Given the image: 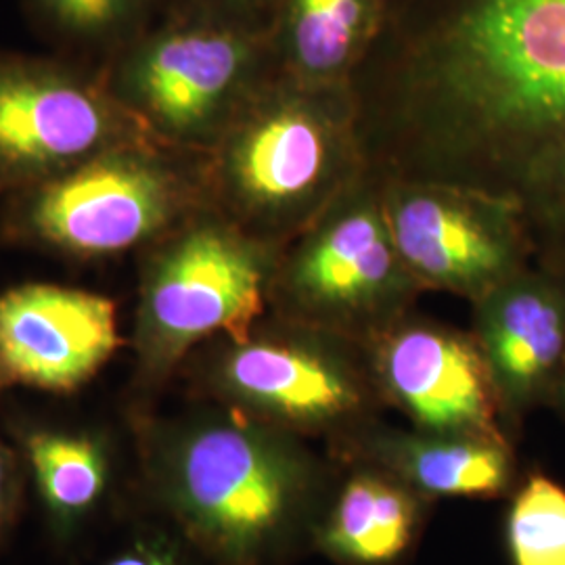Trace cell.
Listing matches in <instances>:
<instances>
[{
	"label": "cell",
	"mask_w": 565,
	"mask_h": 565,
	"mask_svg": "<svg viewBox=\"0 0 565 565\" xmlns=\"http://www.w3.org/2000/svg\"><path fill=\"white\" fill-rule=\"evenodd\" d=\"M369 170L350 84H310L281 67L203 153L207 205L285 245Z\"/></svg>",
	"instance_id": "obj_3"
},
{
	"label": "cell",
	"mask_w": 565,
	"mask_h": 565,
	"mask_svg": "<svg viewBox=\"0 0 565 565\" xmlns=\"http://www.w3.org/2000/svg\"><path fill=\"white\" fill-rule=\"evenodd\" d=\"M338 461V459H335ZM312 548L338 565H398L415 548L429 503L377 465L338 461Z\"/></svg>",
	"instance_id": "obj_15"
},
{
	"label": "cell",
	"mask_w": 565,
	"mask_h": 565,
	"mask_svg": "<svg viewBox=\"0 0 565 565\" xmlns=\"http://www.w3.org/2000/svg\"><path fill=\"white\" fill-rule=\"evenodd\" d=\"M21 457L30 467L42 505L60 530L82 522L109 484V455L90 431L36 427L21 436Z\"/></svg>",
	"instance_id": "obj_17"
},
{
	"label": "cell",
	"mask_w": 565,
	"mask_h": 565,
	"mask_svg": "<svg viewBox=\"0 0 565 565\" xmlns=\"http://www.w3.org/2000/svg\"><path fill=\"white\" fill-rule=\"evenodd\" d=\"M551 406H555L565 417V363L564 369H562V375H559V380H557V387H555Z\"/></svg>",
	"instance_id": "obj_24"
},
{
	"label": "cell",
	"mask_w": 565,
	"mask_h": 565,
	"mask_svg": "<svg viewBox=\"0 0 565 565\" xmlns=\"http://www.w3.org/2000/svg\"><path fill=\"white\" fill-rule=\"evenodd\" d=\"M281 245L203 205L137 254L132 385L145 401L205 342L239 338L268 312Z\"/></svg>",
	"instance_id": "obj_4"
},
{
	"label": "cell",
	"mask_w": 565,
	"mask_h": 565,
	"mask_svg": "<svg viewBox=\"0 0 565 565\" xmlns=\"http://www.w3.org/2000/svg\"><path fill=\"white\" fill-rule=\"evenodd\" d=\"M511 565H565V486L530 471L511 492L505 518Z\"/></svg>",
	"instance_id": "obj_19"
},
{
	"label": "cell",
	"mask_w": 565,
	"mask_h": 565,
	"mask_svg": "<svg viewBox=\"0 0 565 565\" xmlns=\"http://www.w3.org/2000/svg\"><path fill=\"white\" fill-rule=\"evenodd\" d=\"M207 205L203 153L118 145L0 202V239L74 263L139 254Z\"/></svg>",
	"instance_id": "obj_5"
},
{
	"label": "cell",
	"mask_w": 565,
	"mask_h": 565,
	"mask_svg": "<svg viewBox=\"0 0 565 565\" xmlns=\"http://www.w3.org/2000/svg\"><path fill=\"white\" fill-rule=\"evenodd\" d=\"M382 182L392 237L424 294L446 291L476 302L536 258L515 195L455 182Z\"/></svg>",
	"instance_id": "obj_10"
},
{
	"label": "cell",
	"mask_w": 565,
	"mask_h": 565,
	"mask_svg": "<svg viewBox=\"0 0 565 565\" xmlns=\"http://www.w3.org/2000/svg\"><path fill=\"white\" fill-rule=\"evenodd\" d=\"M384 28V0H281L273 42L289 76L350 84Z\"/></svg>",
	"instance_id": "obj_16"
},
{
	"label": "cell",
	"mask_w": 565,
	"mask_h": 565,
	"mask_svg": "<svg viewBox=\"0 0 565 565\" xmlns=\"http://www.w3.org/2000/svg\"><path fill=\"white\" fill-rule=\"evenodd\" d=\"M121 343L118 303L103 294L60 282H23L0 294V392H76Z\"/></svg>",
	"instance_id": "obj_12"
},
{
	"label": "cell",
	"mask_w": 565,
	"mask_h": 565,
	"mask_svg": "<svg viewBox=\"0 0 565 565\" xmlns=\"http://www.w3.org/2000/svg\"><path fill=\"white\" fill-rule=\"evenodd\" d=\"M23 9L57 53L102 65L158 21L162 0H23Z\"/></svg>",
	"instance_id": "obj_18"
},
{
	"label": "cell",
	"mask_w": 565,
	"mask_h": 565,
	"mask_svg": "<svg viewBox=\"0 0 565 565\" xmlns=\"http://www.w3.org/2000/svg\"><path fill=\"white\" fill-rule=\"evenodd\" d=\"M513 195L524 207L536 256L565 264V132L527 162Z\"/></svg>",
	"instance_id": "obj_20"
},
{
	"label": "cell",
	"mask_w": 565,
	"mask_h": 565,
	"mask_svg": "<svg viewBox=\"0 0 565 565\" xmlns=\"http://www.w3.org/2000/svg\"><path fill=\"white\" fill-rule=\"evenodd\" d=\"M331 455L338 461L377 465L427 501L499 499L520 482L509 438L401 429L380 422L331 448Z\"/></svg>",
	"instance_id": "obj_14"
},
{
	"label": "cell",
	"mask_w": 565,
	"mask_h": 565,
	"mask_svg": "<svg viewBox=\"0 0 565 565\" xmlns=\"http://www.w3.org/2000/svg\"><path fill=\"white\" fill-rule=\"evenodd\" d=\"M422 294L385 218L384 182L366 170L282 245L268 312L366 343L413 312Z\"/></svg>",
	"instance_id": "obj_8"
},
{
	"label": "cell",
	"mask_w": 565,
	"mask_h": 565,
	"mask_svg": "<svg viewBox=\"0 0 565 565\" xmlns=\"http://www.w3.org/2000/svg\"><path fill=\"white\" fill-rule=\"evenodd\" d=\"M103 565H186L181 551L163 539H139Z\"/></svg>",
	"instance_id": "obj_23"
},
{
	"label": "cell",
	"mask_w": 565,
	"mask_h": 565,
	"mask_svg": "<svg viewBox=\"0 0 565 565\" xmlns=\"http://www.w3.org/2000/svg\"><path fill=\"white\" fill-rule=\"evenodd\" d=\"M179 377L200 401L329 450L380 424L385 408L364 343L273 312L239 338L200 345Z\"/></svg>",
	"instance_id": "obj_6"
},
{
	"label": "cell",
	"mask_w": 565,
	"mask_h": 565,
	"mask_svg": "<svg viewBox=\"0 0 565 565\" xmlns=\"http://www.w3.org/2000/svg\"><path fill=\"white\" fill-rule=\"evenodd\" d=\"M406 2H411V0H384L385 23L394 20L398 13H403Z\"/></svg>",
	"instance_id": "obj_25"
},
{
	"label": "cell",
	"mask_w": 565,
	"mask_h": 565,
	"mask_svg": "<svg viewBox=\"0 0 565 565\" xmlns=\"http://www.w3.org/2000/svg\"><path fill=\"white\" fill-rule=\"evenodd\" d=\"M145 473L170 522L214 565H289L335 473L310 443L223 404L145 419Z\"/></svg>",
	"instance_id": "obj_2"
},
{
	"label": "cell",
	"mask_w": 565,
	"mask_h": 565,
	"mask_svg": "<svg viewBox=\"0 0 565 565\" xmlns=\"http://www.w3.org/2000/svg\"><path fill=\"white\" fill-rule=\"evenodd\" d=\"M281 0H162L160 18L212 21L273 34Z\"/></svg>",
	"instance_id": "obj_21"
},
{
	"label": "cell",
	"mask_w": 565,
	"mask_h": 565,
	"mask_svg": "<svg viewBox=\"0 0 565 565\" xmlns=\"http://www.w3.org/2000/svg\"><path fill=\"white\" fill-rule=\"evenodd\" d=\"M471 333L484 354L513 438L553 401L565 363V264L539 258L471 302Z\"/></svg>",
	"instance_id": "obj_13"
},
{
	"label": "cell",
	"mask_w": 565,
	"mask_h": 565,
	"mask_svg": "<svg viewBox=\"0 0 565 565\" xmlns=\"http://www.w3.org/2000/svg\"><path fill=\"white\" fill-rule=\"evenodd\" d=\"M385 408L411 427L509 438L484 354L471 331L417 315H404L364 343Z\"/></svg>",
	"instance_id": "obj_11"
},
{
	"label": "cell",
	"mask_w": 565,
	"mask_h": 565,
	"mask_svg": "<svg viewBox=\"0 0 565 565\" xmlns=\"http://www.w3.org/2000/svg\"><path fill=\"white\" fill-rule=\"evenodd\" d=\"M369 170L513 195L565 132V0H448L350 81Z\"/></svg>",
	"instance_id": "obj_1"
},
{
	"label": "cell",
	"mask_w": 565,
	"mask_h": 565,
	"mask_svg": "<svg viewBox=\"0 0 565 565\" xmlns=\"http://www.w3.org/2000/svg\"><path fill=\"white\" fill-rule=\"evenodd\" d=\"M137 141L156 139L116 99L99 63L0 49V202Z\"/></svg>",
	"instance_id": "obj_9"
},
{
	"label": "cell",
	"mask_w": 565,
	"mask_h": 565,
	"mask_svg": "<svg viewBox=\"0 0 565 565\" xmlns=\"http://www.w3.org/2000/svg\"><path fill=\"white\" fill-rule=\"evenodd\" d=\"M102 67L116 99L156 141L205 153L281 65L273 34L158 18Z\"/></svg>",
	"instance_id": "obj_7"
},
{
	"label": "cell",
	"mask_w": 565,
	"mask_h": 565,
	"mask_svg": "<svg viewBox=\"0 0 565 565\" xmlns=\"http://www.w3.org/2000/svg\"><path fill=\"white\" fill-rule=\"evenodd\" d=\"M23 457L0 438V541L11 532L20 513Z\"/></svg>",
	"instance_id": "obj_22"
}]
</instances>
